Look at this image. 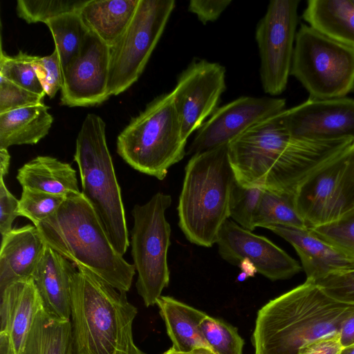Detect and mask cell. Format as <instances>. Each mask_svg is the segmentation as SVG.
Instances as JSON below:
<instances>
[{"mask_svg": "<svg viewBox=\"0 0 354 354\" xmlns=\"http://www.w3.org/2000/svg\"><path fill=\"white\" fill-rule=\"evenodd\" d=\"M278 113L257 123L229 143V158L241 185L295 194L308 176L354 142H315L295 138L284 129Z\"/></svg>", "mask_w": 354, "mask_h": 354, "instance_id": "cell-1", "label": "cell"}, {"mask_svg": "<svg viewBox=\"0 0 354 354\" xmlns=\"http://www.w3.org/2000/svg\"><path fill=\"white\" fill-rule=\"evenodd\" d=\"M79 12L66 13L45 23L52 33L62 71L80 53L89 32Z\"/></svg>", "mask_w": 354, "mask_h": 354, "instance_id": "cell-29", "label": "cell"}, {"mask_svg": "<svg viewBox=\"0 0 354 354\" xmlns=\"http://www.w3.org/2000/svg\"><path fill=\"white\" fill-rule=\"evenodd\" d=\"M295 203L308 229L354 209V144L303 180L295 192Z\"/></svg>", "mask_w": 354, "mask_h": 354, "instance_id": "cell-11", "label": "cell"}, {"mask_svg": "<svg viewBox=\"0 0 354 354\" xmlns=\"http://www.w3.org/2000/svg\"><path fill=\"white\" fill-rule=\"evenodd\" d=\"M156 305L172 342L171 348L179 352L205 348L214 353L200 327L207 314L169 296L161 295Z\"/></svg>", "mask_w": 354, "mask_h": 354, "instance_id": "cell-22", "label": "cell"}, {"mask_svg": "<svg viewBox=\"0 0 354 354\" xmlns=\"http://www.w3.org/2000/svg\"><path fill=\"white\" fill-rule=\"evenodd\" d=\"M245 277H251L253 276L255 273H257V270L254 265L248 259L242 260L239 266Z\"/></svg>", "mask_w": 354, "mask_h": 354, "instance_id": "cell-44", "label": "cell"}, {"mask_svg": "<svg viewBox=\"0 0 354 354\" xmlns=\"http://www.w3.org/2000/svg\"><path fill=\"white\" fill-rule=\"evenodd\" d=\"M66 198L28 188H23L19 202V216H24L37 226L55 214Z\"/></svg>", "mask_w": 354, "mask_h": 354, "instance_id": "cell-35", "label": "cell"}, {"mask_svg": "<svg viewBox=\"0 0 354 354\" xmlns=\"http://www.w3.org/2000/svg\"><path fill=\"white\" fill-rule=\"evenodd\" d=\"M353 312L354 304L331 297L306 279L259 309L252 336L254 354H297L312 342L338 335Z\"/></svg>", "mask_w": 354, "mask_h": 354, "instance_id": "cell-2", "label": "cell"}, {"mask_svg": "<svg viewBox=\"0 0 354 354\" xmlns=\"http://www.w3.org/2000/svg\"><path fill=\"white\" fill-rule=\"evenodd\" d=\"M351 1H352L353 3V5H354V0H351Z\"/></svg>", "mask_w": 354, "mask_h": 354, "instance_id": "cell-48", "label": "cell"}, {"mask_svg": "<svg viewBox=\"0 0 354 354\" xmlns=\"http://www.w3.org/2000/svg\"><path fill=\"white\" fill-rule=\"evenodd\" d=\"M17 180L28 188L67 198L81 194L76 171L68 163L49 156H38L17 171Z\"/></svg>", "mask_w": 354, "mask_h": 354, "instance_id": "cell-23", "label": "cell"}, {"mask_svg": "<svg viewBox=\"0 0 354 354\" xmlns=\"http://www.w3.org/2000/svg\"><path fill=\"white\" fill-rule=\"evenodd\" d=\"M4 178L0 176V232L1 236L9 232L15 219L19 216L18 212L19 200L8 189Z\"/></svg>", "mask_w": 354, "mask_h": 354, "instance_id": "cell-39", "label": "cell"}, {"mask_svg": "<svg viewBox=\"0 0 354 354\" xmlns=\"http://www.w3.org/2000/svg\"><path fill=\"white\" fill-rule=\"evenodd\" d=\"M140 0H88L80 11L88 28L109 48L120 39L131 23Z\"/></svg>", "mask_w": 354, "mask_h": 354, "instance_id": "cell-24", "label": "cell"}, {"mask_svg": "<svg viewBox=\"0 0 354 354\" xmlns=\"http://www.w3.org/2000/svg\"><path fill=\"white\" fill-rule=\"evenodd\" d=\"M291 136L315 142H354V98H308L278 113Z\"/></svg>", "mask_w": 354, "mask_h": 354, "instance_id": "cell-13", "label": "cell"}, {"mask_svg": "<svg viewBox=\"0 0 354 354\" xmlns=\"http://www.w3.org/2000/svg\"><path fill=\"white\" fill-rule=\"evenodd\" d=\"M216 244L223 259L235 266L248 259L258 273L271 281L291 278L301 270L297 261L270 240L229 218L218 233Z\"/></svg>", "mask_w": 354, "mask_h": 354, "instance_id": "cell-17", "label": "cell"}, {"mask_svg": "<svg viewBox=\"0 0 354 354\" xmlns=\"http://www.w3.org/2000/svg\"><path fill=\"white\" fill-rule=\"evenodd\" d=\"M10 163V155L8 149H0V176L6 177L8 174Z\"/></svg>", "mask_w": 354, "mask_h": 354, "instance_id": "cell-43", "label": "cell"}, {"mask_svg": "<svg viewBox=\"0 0 354 354\" xmlns=\"http://www.w3.org/2000/svg\"><path fill=\"white\" fill-rule=\"evenodd\" d=\"M187 139L171 91L133 118L117 138L118 154L131 167L162 180L186 154Z\"/></svg>", "mask_w": 354, "mask_h": 354, "instance_id": "cell-7", "label": "cell"}, {"mask_svg": "<svg viewBox=\"0 0 354 354\" xmlns=\"http://www.w3.org/2000/svg\"><path fill=\"white\" fill-rule=\"evenodd\" d=\"M309 230L354 260V209L333 222Z\"/></svg>", "mask_w": 354, "mask_h": 354, "instance_id": "cell-33", "label": "cell"}, {"mask_svg": "<svg viewBox=\"0 0 354 354\" xmlns=\"http://www.w3.org/2000/svg\"><path fill=\"white\" fill-rule=\"evenodd\" d=\"M343 346L338 335L320 338L301 347L297 354H340Z\"/></svg>", "mask_w": 354, "mask_h": 354, "instance_id": "cell-41", "label": "cell"}, {"mask_svg": "<svg viewBox=\"0 0 354 354\" xmlns=\"http://www.w3.org/2000/svg\"><path fill=\"white\" fill-rule=\"evenodd\" d=\"M45 247L34 225L13 228L2 236L0 291L14 282L32 278Z\"/></svg>", "mask_w": 354, "mask_h": 354, "instance_id": "cell-21", "label": "cell"}, {"mask_svg": "<svg viewBox=\"0 0 354 354\" xmlns=\"http://www.w3.org/2000/svg\"><path fill=\"white\" fill-rule=\"evenodd\" d=\"M267 229L290 243L300 257L306 279L354 270V260L313 234L308 228L272 225Z\"/></svg>", "mask_w": 354, "mask_h": 354, "instance_id": "cell-19", "label": "cell"}, {"mask_svg": "<svg viewBox=\"0 0 354 354\" xmlns=\"http://www.w3.org/2000/svg\"><path fill=\"white\" fill-rule=\"evenodd\" d=\"M200 327L215 354H243L244 340L236 327L208 315L202 320Z\"/></svg>", "mask_w": 354, "mask_h": 354, "instance_id": "cell-32", "label": "cell"}, {"mask_svg": "<svg viewBox=\"0 0 354 354\" xmlns=\"http://www.w3.org/2000/svg\"><path fill=\"white\" fill-rule=\"evenodd\" d=\"M1 330L14 354H22L38 312L44 307L32 278L14 282L0 291Z\"/></svg>", "mask_w": 354, "mask_h": 354, "instance_id": "cell-18", "label": "cell"}, {"mask_svg": "<svg viewBox=\"0 0 354 354\" xmlns=\"http://www.w3.org/2000/svg\"><path fill=\"white\" fill-rule=\"evenodd\" d=\"M71 282L74 354H146L135 344L138 309L120 292L80 266Z\"/></svg>", "mask_w": 354, "mask_h": 354, "instance_id": "cell-3", "label": "cell"}, {"mask_svg": "<svg viewBox=\"0 0 354 354\" xmlns=\"http://www.w3.org/2000/svg\"><path fill=\"white\" fill-rule=\"evenodd\" d=\"M302 18L314 29L354 49V5L351 0H309Z\"/></svg>", "mask_w": 354, "mask_h": 354, "instance_id": "cell-26", "label": "cell"}, {"mask_svg": "<svg viewBox=\"0 0 354 354\" xmlns=\"http://www.w3.org/2000/svg\"><path fill=\"white\" fill-rule=\"evenodd\" d=\"M231 2L230 0H191L188 10L205 24L216 21Z\"/></svg>", "mask_w": 354, "mask_h": 354, "instance_id": "cell-40", "label": "cell"}, {"mask_svg": "<svg viewBox=\"0 0 354 354\" xmlns=\"http://www.w3.org/2000/svg\"><path fill=\"white\" fill-rule=\"evenodd\" d=\"M290 75L309 98H340L354 91V49L301 24L297 32Z\"/></svg>", "mask_w": 354, "mask_h": 354, "instance_id": "cell-8", "label": "cell"}, {"mask_svg": "<svg viewBox=\"0 0 354 354\" xmlns=\"http://www.w3.org/2000/svg\"><path fill=\"white\" fill-rule=\"evenodd\" d=\"M338 336L343 347L354 344V312L341 323Z\"/></svg>", "mask_w": 354, "mask_h": 354, "instance_id": "cell-42", "label": "cell"}, {"mask_svg": "<svg viewBox=\"0 0 354 354\" xmlns=\"http://www.w3.org/2000/svg\"><path fill=\"white\" fill-rule=\"evenodd\" d=\"M225 89V68L216 62L194 60L179 75L171 91L187 140L218 108Z\"/></svg>", "mask_w": 354, "mask_h": 354, "instance_id": "cell-14", "label": "cell"}, {"mask_svg": "<svg viewBox=\"0 0 354 354\" xmlns=\"http://www.w3.org/2000/svg\"><path fill=\"white\" fill-rule=\"evenodd\" d=\"M299 0H272L259 21L255 39L260 57L263 90L270 95L286 88L298 25Z\"/></svg>", "mask_w": 354, "mask_h": 354, "instance_id": "cell-12", "label": "cell"}, {"mask_svg": "<svg viewBox=\"0 0 354 354\" xmlns=\"http://www.w3.org/2000/svg\"><path fill=\"white\" fill-rule=\"evenodd\" d=\"M286 100L268 97H240L218 107L204 122L188 148L194 155L228 145L257 123L285 109Z\"/></svg>", "mask_w": 354, "mask_h": 354, "instance_id": "cell-15", "label": "cell"}, {"mask_svg": "<svg viewBox=\"0 0 354 354\" xmlns=\"http://www.w3.org/2000/svg\"><path fill=\"white\" fill-rule=\"evenodd\" d=\"M283 225L307 228L299 214L295 194L264 189L254 218V226Z\"/></svg>", "mask_w": 354, "mask_h": 354, "instance_id": "cell-28", "label": "cell"}, {"mask_svg": "<svg viewBox=\"0 0 354 354\" xmlns=\"http://www.w3.org/2000/svg\"><path fill=\"white\" fill-rule=\"evenodd\" d=\"M48 109L43 102L0 114V149L39 142L53 122Z\"/></svg>", "mask_w": 354, "mask_h": 354, "instance_id": "cell-25", "label": "cell"}, {"mask_svg": "<svg viewBox=\"0 0 354 354\" xmlns=\"http://www.w3.org/2000/svg\"><path fill=\"white\" fill-rule=\"evenodd\" d=\"M43 98L0 76V114L41 104Z\"/></svg>", "mask_w": 354, "mask_h": 354, "instance_id": "cell-37", "label": "cell"}, {"mask_svg": "<svg viewBox=\"0 0 354 354\" xmlns=\"http://www.w3.org/2000/svg\"><path fill=\"white\" fill-rule=\"evenodd\" d=\"M76 268L46 245L32 277L45 309L62 319H71V282Z\"/></svg>", "mask_w": 354, "mask_h": 354, "instance_id": "cell-20", "label": "cell"}, {"mask_svg": "<svg viewBox=\"0 0 354 354\" xmlns=\"http://www.w3.org/2000/svg\"><path fill=\"white\" fill-rule=\"evenodd\" d=\"M110 48L89 30L82 49L63 71L62 105L95 106L109 97Z\"/></svg>", "mask_w": 354, "mask_h": 354, "instance_id": "cell-16", "label": "cell"}, {"mask_svg": "<svg viewBox=\"0 0 354 354\" xmlns=\"http://www.w3.org/2000/svg\"><path fill=\"white\" fill-rule=\"evenodd\" d=\"M34 55L20 50L18 54L7 55L1 46L0 76L32 93L44 97L46 93L33 67Z\"/></svg>", "mask_w": 354, "mask_h": 354, "instance_id": "cell-30", "label": "cell"}, {"mask_svg": "<svg viewBox=\"0 0 354 354\" xmlns=\"http://www.w3.org/2000/svg\"><path fill=\"white\" fill-rule=\"evenodd\" d=\"M46 245L120 292L131 288L136 269L111 243L99 216L82 194L65 198L37 226Z\"/></svg>", "mask_w": 354, "mask_h": 354, "instance_id": "cell-4", "label": "cell"}, {"mask_svg": "<svg viewBox=\"0 0 354 354\" xmlns=\"http://www.w3.org/2000/svg\"><path fill=\"white\" fill-rule=\"evenodd\" d=\"M162 354H214V353L207 349H205V348L195 349L190 352H179V351L174 350L173 348H170L169 350H167Z\"/></svg>", "mask_w": 354, "mask_h": 354, "instance_id": "cell-46", "label": "cell"}, {"mask_svg": "<svg viewBox=\"0 0 354 354\" xmlns=\"http://www.w3.org/2000/svg\"><path fill=\"white\" fill-rule=\"evenodd\" d=\"M174 8V0H140L129 26L110 48L109 97L120 94L138 80Z\"/></svg>", "mask_w": 354, "mask_h": 354, "instance_id": "cell-10", "label": "cell"}, {"mask_svg": "<svg viewBox=\"0 0 354 354\" xmlns=\"http://www.w3.org/2000/svg\"><path fill=\"white\" fill-rule=\"evenodd\" d=\"M0 354H14L8 335L2 333H0Z\"/></svg>", "mask_w": 354, "mask_h": 354, "instance_id": "cell-45", "label": "cell"}, {"mask_svg": "<svg viewBox=\"0 0 354 354\" xmlns=\"http://www.w3.org/2000/svg\"><path fill=\"white\" fill-rule=\"evenodd\" d=\"M228 145L192 156L185 167L177 207L178 225L187 239L199 246L209 248L216 243L223 225L230 218L236 180Z\"/></svg>", "mask_w": 354, "mask_h": 354, "instance_id": "cell-5", "label": "cell"}, {"mask_svg": "<svg viewBox=\"0 0 354 354\" xmlns=\"http://www.w3.org/2000/svg\"><path fill=\"white\" fill-rule=\"evenodd\" d=\"M340 354H354V344L344 347Z\"/></svg>", "mask_w": 354, "mask_h": 354, "instance_id": "cell-47", "label": "cell"}, {"mask_svg": "<svg viewBox=\"0 0 354 354\" xmlns=\"http://www.w3.org/2000/svg\"><path fill=\"white\" fill-rule=\"evenodd\" d=\"M105 127L100 116L86 115L77 136L74 160L79 169L81 193L94 208L113 247L123 255L130 244L129 232Z\"/></svg>", "mask_w": 354, "mask_h": 354, "instance_id": "cell-6", "label": "cell"}, {"mask_svg": "<svg viewBox=\"0 0 354 354\" xmlns=\"http://www.w3.org/2000/svg\"><path fill=\"white\" fill-rule=\"evenodd\" d=\"M264 189L244 186L236 182L230 203V218L244 229L253 231L254 218Z\"/></svg>", "mask_w": 354, "mask_h": 354, "instance_id": "cell-34", "label": "cell"}, {"mask_svg": "<svg viewBox=\"0 0 354 354\" xmlns=\"http://www.w3.org/2000/svg\"><path fill=\"white\" fill-rule=\"evenodd\" d=\"M22 354H74L70 319L42 308L37 314Z\"/></svg>", "mask_w": 354, "mask_h": 354, "instance_id": "cell-27", "label": "cell"}, {"mask_svg": "<svg viewBox=\"0 0 354 354\" xmlns=\"http://www.w3.org/2000/svg\"><path fill=\"white\" fill-rule=\"evenodd\" d=\"M171 204L169 194L158 192L144 205H135L131 211L133 226L130 243L138 272L136 287L147 307L156 304L169 283L167 252L171 227L165 212Z\"/></svg>", "mask_w": 354, "mask_h": 354, "instance_id": "cell-9", "label": "cell"}, {"mask_svg": "<svg viewBox=\"0 0 354 354\" xmlns=\"http://www.w3.org/2000/svg\"><path fill=\"white\" fill-rule=\"evenodd\" d=\"M313 281L331 297L354 304V270L330 274Z\"/></svg>", "mask_w": 354, "mask_h": 354, "instance_id": "cell-38", "label": "cell"}, {"mask_svg": "<svg viewBox=\"0 0 354 354\" xmlns=\"http://www.w3.org/2000/svg\"><path fill=\"white\" fill-rule=\"evenodd\" d=\"M32 64L46 95L53 98L63 85V71L57 49L44 57L34 55Z\"/></svg>", "mask_w": 354, "mask_h": 354, "instance_id": "cell-36", "label": "cell"}, {"mask_svg": "<svg viewBox=\"0 0 354 354\" xmlns=\"http://www.w3.org/2000/svg\"><path fill=\"white\" fill-rule=\"evenodd\" d=\"M88 0H18L16 12L28 24L43 22L60 15L78 12Z\"/></svg>", "mask_w": 354, "mask_h": 354, "instance_id": "cell-31", "label": "cell"}]
</instances>
